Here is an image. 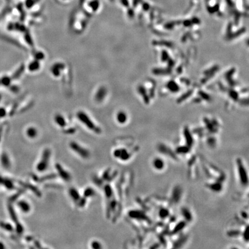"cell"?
<instances>
[{
    "mask_svg": "<svg viewBox=\"0 0 249 249\" xmlns=\"http://www.w3.org/2000/svg\"><path fill=\"white\" fill-rule=\"evenodd\" d=\"M78 118H79L80 121L82 122V124H85L84 125L86 126L89 130H91L95 133H100V129L95 125L93 122L91 121V119L88 118V117L86 116V115L84 113H81V114H78Z\"/></svg>",
    "mask_w": 249,
    "mask_h": 249,
    "instance_id": "cell-3",
    "label": "cell"
},
{
    "mask_svg": "<svg viewBox=\"0 0 249 249\" xmlns=\"http://www.w3.org/2000/svg\"><path fill=\"white\" fill-rule=\"evenodd\" d=\"M104 189L105 195H106V197H107V198H109L110 197L112 196V194H113L111 187L108 185H106V186H105Z\"/></svg>",
    "mask_w": 249,
    "mask_h": 249,
    "instance_id": "cell-12",
    "label": "cell"
},
{
    "mask_svg": "<svg viewBox=\"0 0 249 249\" xmlns=\"http://www.w3.org/2000/svg\"><path fill=\"white\" fill-rule=\"evenodd\" d=\"M96 194V191L92 187H88L84 190L83 192V197L85 198H88L91 197H93Z\"/></svg>",
    "mask_w": 249,
    "mask_h": 249,
    "instance_id": "cell-7",
    "label": "cell"
},
{
    "mask_svg": "<svg viewBox=\"0 0 249 249\" xmlns=\"http://www.w3.org/2000/svg\"><path fill=\"white\" fill-rule=\"evenodd\" d=\"M56 168H57V171H58V174L60 177L65 182H69L71 179V176L69 172L67 171L62 167V166L60 164H57L56 166Z\"/></svg>",
    "mask_w": 249,
    "mask_h": 249,
    "instance_id": "cell-4",
    "label": "cell"
},
{
    "mask_svg": "<svg viewBox=\"0 0 249 249\" xmlns=\"http://www.w3.org/2000/svg\"><path fill=\"white\" fill-rule=\"evenodd\" d=\"M55 122L61 128H64L66 125L65 120H64V118L61 117V116H58V117H56Z\"/></svg>",
    "mask_w": 249,
    "mask_h": 249,
    "instance_id": "cell-10",
    "label": "cell"
},
{
    "mask_svg": "<svg viewBox=\"0 0 249 249\" xmlns=\"http://www.w3.org/2000/svg\"><path fill=\"white\" fill-rule=\"evenodd\" d=\"M90 245L91 248L93 249H99L102 248L101 243L98 240H92Z\"/></svg>",
    "mask_w": 249,
    "mask_h": 249,
    "instance_id": "cell-11",
    "label": "cell"
},
{
    "mask_svg": "<svg viewBox=\"0 0 249 249\" xmlns=\"http://www.w3.org/2000/svg\"><path fill=\"white\" fill-rule=\"evenodd\" d=\"M69 195L76 204L79 203V201L81 198V196L79 194V192L75 188H70L69 190Z\"/></svg>",
    "mask_w": 249,
    "mask_h": 249,
    "instance_id": "cell-5",
    "label": "cell"
},
{
    "mask_svg": "<svg viewBox=\"0 0 249 249\" xmlns=\"http://www.w3.org/2000/svg\"><path fill=\"white\" fill-rule=\"evenodd\" d=\"M26 135L28 136V137L31 139L35 138L38 135V130L36 128L33 127H30L27 129L26 131Z\"/></svg>",
    "mask_w": 249,
    "mask_h": 249,
    "instance_id": "cell-8",
    "label": "cell"
},
{
    "mask_svg": "<svg viewBox=\"0 0 249 249\" xmlns=\"http://www.w3.org/2000/svg\"><path fill=\"white\" fill-rule=\"evenodd\" d=\"M153 165H154V167L156 169L161 170L164 167V162L160 159H156L153 161Z\"/></svg>",
    "mask_w": 249,
    "mask_h": 249,
    "instance_id": "cell-9",
    "label": "cell"
},
{
    "mask_svg": "<svg viewBox=\"0 0 249 249\" xmlns=\"http://www.w3.org/2000/svg\"><path fill=\"white\" fill-rule=\"evenodd\" d=\"M89 5L91 6V8L93 10H96V9H97V8H98L99 6V3L98 2L96 1H92V2L89 4Z\"/></svg>",
    "mask_w": 249,
    "mask_h": 249,
    "instance_id": "cell-13",
    "label": "cell"
},
{
    "mask_svg": "<svg viewBox=\"0 0 249 249\" xmlns=\"http://www.w3.org/2000/svg\"><path fill=\"white\" fill-rule=\"evenodd\" d=\"M50 153L51 152L49 149H45L43 152L41 159L36 164V170L42 173L47 170L49 164Z\"/></svg>",
    "mask_w": 249,
    "mask_h": 249,
    "instance_id": "cell-1",
    "label": "cell"
},
{
    "mask_svg": "<svg viewBox=\"0 0 249 249\" xmlns=\"http://www.w3.org/2000/svg\"><path fill=\"white\" fill-rule=\"evenodd\" d=\"M70 149L82 159H87L90 156V152L87 149L82 146L77 142L73 141L69 144Z\"/></svg>",
    "mask_w": 249,
    "mask_h": 249,
    "instance_id": "cell-2",
    "label": "cell"
},
{
    "mask_svg": "<svg viewBox=\"0 0 249 249\" xmlns=\"http://www.w3.org/2000/svg\"><path fill=\"white\" fill-rule=\"evenodd\" d=\"M118 121L121 123H123L125 121V117L124 118V116L123 115H119L118 117Z\"/></svg>",
    "mask_w": 249,
    "mask_h": 249,
    "instance_id": "cell-14",
    "label": "cell"
},
{
    "mask_svg": "<svg viewBox=\"0 0 249 249\" xmlns=\"http://www.w3.org/2000/svg\"><path fill=\"white\" fill-rule=\"evenodd\" d=\"M18 206H19L21 211L24 212V213H28L31 211V209L30 205L28 204V202L24 201V200H22V201H19L18 202Z\"/></svg>",
    "mask_w": 249,
    "mask_h": 249,
    "instance_id": "cell-6",
    "label": "cell"
}]
</instances>
